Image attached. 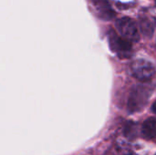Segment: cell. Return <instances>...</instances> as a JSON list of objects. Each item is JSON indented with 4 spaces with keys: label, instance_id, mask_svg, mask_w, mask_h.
<instances>
[{
    "label": "cell",
    "instance_id": "obj_1",
    "mask_svg": "<svg viewBox=\"0 0 156 155\" xmlns=\"http://www.w3.org/2000/svg\"><path fill=\"white\" fill-rule=\"evenodd\" d=\"M152 90L146 86H136L131 92L128 100V111L130 113L141 111L147 104Z\"/></svg>",
    "mask_w": 156,
    "mask_h": 155
},
{
    "label": "cell",
    "instance_id": "obj_2",
    "mask_svg": "<svg viewBox=\"0 0 156 155\" xmlns=\"http://www.w3.org/2000/svg\"><path fill=\"white\" fill-rule=\"evenodd\" d=\"M109 46L112 52L122 58H128L133 54L132 42L119 36L113 29L108 32Z\"/></svg>",
    "mask_w": 156,
    "mask_h": 155
},
{
    "label": "cell",
    "instance_id": "obj_3",
    "mask_svg": "<svg viewBox=\"0 0 156 155\" xmlns=\"http://www.w3.org/2000/svg\"><path fill=\"white\" fill-rule=\"evenodd\" d=\"M116 27L122 37L130 42H138L140 39L139 29L136 23L130 17H121L116 21Z\"/></svg>",
    "mask_w": 156,
    "mask_h": 155
},
{
    "label": "cell",
    "instance_id": "obj_4",
    "mask_svg": "<svg viewBox=\"0 0 156 155\" xmlns=\"http://www.w3.org/2000/svg\"><path fill=\"white\" fill-rule=\"evenodd\" d=\"M132 72L137 79L141 81H148L154 78L155 68L151 62L145 59H137L132 64Z\"/></svg>",
    "mask_w": 156,
    "mask_h": 155
},
{
    "label": "cell",
    "instance_id": "obj_5",
    "mask_svg": "<svg viewBox=\"0 0 156 155\" xmlns=\"http://www.w3.org/2000/svg\"><path fill=\"white\" fill-rule=\"evenodd\" d=\"M156 26L155 18L148 14L139 16V28L142 34L146 37H151L154 35Z\"/></svg>",
    "mask_w": 156,
    "mask_h": 155
},
{
    "label": "cell",
    "instance_id": "obj_6",
    "mask_svg": "<svg viewBox=\"0 0 156 155\" xmlns=\"http://www.w3.org/2000/svg\"><path fill=\"white\" fill-rule=\"evenodd\" d=\"M142 136L146 140L156 138V118H148L142 125Z\"/></svg>",
    "mask_w": 156,
    "mask_h": 155
},
{
    "label": "cell",
    "instance_id": "obj_7",
    "mask_svg": "<svg viewBox=\"0 0 156 155\" xmlns=\"http://www.w3.org/2000/svg\"><path fill=\"white\" fill-rule=\"evenodd\" d=\"M96 7L99 11L100 16L105 20H109L115 16V12L112 10L109 3L105 0H96L95 1Z\"/></svg>",
    "mask_w": 156,
    "mask_h": 155
},
{
    "label": "cell",
    "instance_id": "obj_8",
    "mask_svg": "<svg viewBox=\"0 0 156 155\" xmlns=\"http://www.w3.org/2000/svg\"><path fill=\"white\" fill-rule=\"evenodd\" d=\"M124 135L129 140H134L138 135L137 123H135L133 122H128L124 127Z\"/></svg>",
    "mask_w": 156,
    "mask_h": 155
},
{
    "label": "cell",
    "instance_id": "obj_9",
    "mask_svg": "<svg viewBox=\"0 0 156 155\" xmlns=\"http://www.w3.org/2000/svg\"><path fill=\"white\" fill-rule=\"evenodd\" d=\"M152 111H153V112L156 114V100L154 101V103L153 104V106H152Z\"/></svg>",
    "mask_w": 156,
    "mask_h": 155
},
{
    "label": "cell",
    "instance_id": "obj_10",
    "mask_svg": "<svg viewBox=\"0 0 156 155\" xmlns=\"http://www.w3.org/2000/svg\"><path fill=\"white\" fill-rule=\"evenodd\" d=\"M125 155H136L134 153H127V154Z\"/></svg>",
    "mask_w": 156,
    "mask_h": 155
},
{
    "label": "cell",
    "instance_id": "obj_11",
    "mask_svg": "<svg viewBox=\"0 0 156 155\" xmlns=\"http://www.w3.org/2000/svg\"><path fill=\"white\" fill-rule=\"evenodd\" d=\"M154 2H155V5H156V0H154Z\"/></svg>",
    "mask_w": 156,
    "mask_h": 155
},
{
    "label": "cell",
    "instance_id": "obj_12",
    "mask_svg": "<svg viewBox=\"0 0 156 155\" xmlns=\"http://www.w3.org/2000/svg\"><path fill=\"white\" fill-rule=\"evenodd\" d=\"M155 155H156V154H155Z\"/></svg>",
    "mask_w": 156,
    "mask_h": 155
}]
</instances>
